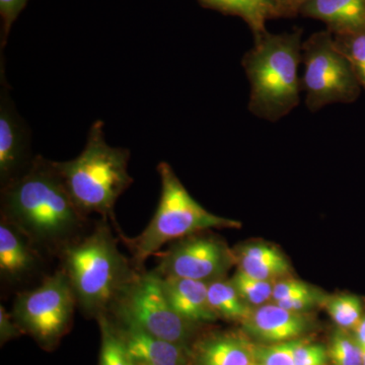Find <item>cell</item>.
Here are the masks:
<instances>
[{
  "label": "cell",
  "instance_id": "cell-1",
  "mask_svg": "<svg viewBox=\"0 0 365 365\" xmlns=\"http://www.w3.org/2000/svg\"><path fill=\"white\" fill-rule=\"evenodd\" d=\"M1 220L40 252L58 256L83 237L88 215L72 200L55 162L37 155L21 175L1 187Z\"/></svg>",
  "mask_w": 365,
  "mask_h": 365
},
{
  "label": "cell",
  "instance_id": "cell-2",
  "mask_svg": "<svg viewBox=\"0 0 365 365\" xmlns=\"http://www.w3.org/2000/svg\"><path fill=\"white\" fill-rule=\"evenodd\" d=\"M58 257L76 304L88 318L109 314L140 271L118 248L109 218L98 220L90 235L69 244Z\"/></svg>",
  "mask_w": 365,
  "mask_h": 365
},
{
  "label": "cell",
  "instance_id": "cell-3",
  "mask_svg": "<svg viewBox=\"0 0 365 365\" xmlns=\"http://www.w3.org/2000/svg\"><path fill=\"white\" fill-rule=\"evenodd\" d=\"M302 61V32L272 35L266 32L255 41V47L242 66L251 85L249 110L255 116L276 122L299 104Z\"/></svg>",
  "mask_w": 365,
  "mask_h": 365
},
{
  "label": "cell",
  "instance_id": "cell-4",
  "mask_svg": "<svg viewBox=\"0 0 365 365\" xmlns=\"http://www.w3.org/2000/svg\"><path fill=\"white\" fill-rule=\"evenodd\" d=\"M130 151L106 141L104 122L91 125L83 150L73 160L55 162L72 200L85 215L98 213L115 222L114 207L133 182Z\"/></svg>",
  "mask_w": 365,
  "mask_h": 365
},
{
  "label": "cell",
  "instance_id": "cell-5",
  "mask_svg": "<svg viewBox=\"0 0 365 365\" xmlns=\"http://www.w3.org/2000/svg\"><path fill=\"white\" fill-rule=\"evenodd\" d=\"M162 182L160 201L153 220L134 239H122L132 254V264L140 270L148 257L163 245L203 232L209 228H240L241 222L209 212L197 202L180 181L169 163L158 165Z\"/></svg>",
  "mask_w": 365,
  "mask_h": 365
},
{
  "label": "cell",
  "instance_id": "cell-6",
  "mask_svg": "<svg viewBox=\"0 0 365 365\" xmlns=\"http://www.w3.org/2000/svg\"><path fill=\"white\" fill-rule=\"evenodd\" d=\"M109 314L127 319L146 333L181 346L187 351L197 327L182 319L170 306L162 276L155 270L138 271Z\"/></svg>",
  "mask_w": 365,
  "mask_h": 365
},
{
  "label": "cell",
  "instance_id": "cell-7",
  "mask_svg": "<svg viewBox=\"0 0 365 365\" xmlns=\"http://www.w3.org/2000/svg\"><path fill=\"white\" fill-rule=\"evenodd\" d=\"M78 307L63 269L46 277L39 287L14 299L11 314L23 333L51 349L69 331Z\"/></svg>",
  "mask_w": 365,
  "mask_h": 365
},
{
  "label": "cell",
  "instance_id": "cell-8",
  "mask_svg": "<svg viewBox=\"0 0 365 365\" xmlns=\"http://www.w3.org/2000/svg\"><path fill=\"white\" fill-rule=\"evenodd\" d=\"M302 88L309 111L336 103L349 104L359 97L361 86L330 31L314 34L302 44Z\"/></svg>",
  "mask_w": 365,
  "mask_h": 365
},
{
  "label": "cell",
  "instance_id": "cell-9",
  "mask_svg": "<svg viewBox=\"0 0 365 365\" xmlns=\"http://www.w3.org/2000/svg\"><path fill=\"white\" fill-rule=\"evenodd\" d=\"M197 234L175 241L160 255L155 269L162 277L188 278L211 282L225 276L235 264L234 252L222 240Z\"/></svg>",
  "mask_w": 365,
  "mask_h": 365
},
{
  "label": "cell",
  "instance_id": "cell-10",
  "mask_svg": "<svg viewBox=\"0 0 365 365\" xmlns=\"http://www.w3.org/2000/svg\"><path fill=\"white\" fill-rule=\"evenodd\" d=\"M30 135L16 111L6 86L0 97V182L1 187L26 169L30 158Z\"/></svg>",
  "mask_w": 365,
  "mask_h": 365
},
{
  "label": "cell",
  "instance_id": "cell-11",
  "mask_svg": "<svg viewBox=\"0 0 365 365\" xmlns=\"http://www.w3.org/2000/svg\"><path fill=\"white\" fill-rule=\"evenodd\" d=\"M242 324L247 334L268 344L299 339L311 327L307 314L288 311L273 302L251 309Z\"/></svg>",
  "mask_w": 365,
  "mask_h": 365
},
{
  "label": "cell",
  "instance_id": "cell-12",
  "mask_svg": "<svg viewBox=\"0 0 365 365\" xmlns=\"http://www.w3.org/2000/svg\"><path fill=\"white\" fill-rule=\"evenodd\" d=\"M136 365H187L188 353L174 344L146 333L131 322L109 314Z\"/></svg>",
  "mask_w": 365,
  "mask_h": 365
},
{
  "label": "cell",
  "instance_id": "cell-13",
  "mask_svg": "<svg viewBox=\"0 0 365 365\" xmlns=\"http://www.w3.org/2000/svg\"><path fill=\"white\" fill-rule=\"evenodd\" d=\"M40 251L13 225L0 222V276L7 284L23 282L40 266Z\"/></svg>",
  "mask_w": 365,
  "mask_h": 365
},
{
  "label": "cell",
  "instance_id": "cell-14",
  "mask_svg": "<svg viewBox=\"0 0 365 365\" xmlns=\"http://www.w3.org/2000/svg\"><path fill=\"white\" fill-rule=\"evenodd\" d=\"M162 278L170 306L185 321L198 326L218 318L209 304L207 282L172 276Z\"/></svg>",
  "mask_w": 365,
  "mask_h": 365
},
{
  "label": "cell",
  "instance_id": "cell-15",
  "mask_svg": "<svg viewBox=\"0 0 365 365\" xmlns=\"http://www.w3.org/2000/svg\"><path fill=\"white\" fill-rule=\"evenodd\" d=\"M237 270L258 279L276 281L289 277L292 266L285 255L273 244L247 242L234 250Z\"/></svg>",
  "mask_w": 365,
  "mask_h": 365
},
{
  "label": "cell",
  "instance_id": "cell-16",
  "mask_svg": "<svg viewBox=\"0 0 365 365\" xmlns=\"http://www.w3.org/2000/svg\"><path fill=\"white\" fill-rule=\"evenodd\" d=\"M194 365H254V344L240 334L217 333L194 347Z\"/></svg>",
  "mask_w": 365,
  "mask_h": 365
},
{
  "label": "cell",
  "instance_id": "cell-17",
  "mask_svg": "<svg viewBox=\"0 0 365 365\" xmlns=\"http://www.w3.org/2000/svg\"><path fill=\"white\" fill-rule=\"evenodd\" d=\"M299 11L325 21L332 34L365 26V0H307Z\"/></svg>",
  "mask_w": 365,
  "mask_h": 365
},
{
  "label": "cell",
  "instance_id": "cell-18",
  "mask_svg": "<svg viewBox=\"0 0 365 365\" xmlns=\"http://www.w3.org/2000/svg\"><path fill=\"white\" fill-rule=\"evenodd\" d=\"M204 6L222 13L234 14L246 21L253 31L255 38L266 33L265 24L269 19L283 16L278 0H200Z\"/></svg>",
  "mask_w": 365,
  "mask_h": 365
},
{
  "label": "cell",
  "instance_id": "cell-19",
  "mask_svg": "<svg viewBox=\"0 0 365 365\" xmlns=\"http://www.w3.org/2000/svg\"><path fill=\"white\" fill-rule=\"evenodd\" d=\"M208 300L216 316L232 321L242 323L251 311V307L247 306L237 294L230 279L220 278L209 282Z\"/></svg>",
  "mask_w": 365,
  "mask_h": 365
},
{
  "label": "cell",
  "instance_id": "cell-20",
  "mask_svg": "<svg viewBox=\"0 0 365 365\" xmlns=\"http://www.w3.org/2000/svg\"><path fill=\"white\" fill-rule=\"evenodd\" d=\"M323 306L338 328L347 331H352L365 313L364 302L352 294L326 297Z\"/></svg>",
  "mask_w": 365,
  "mask_h": 365
},
{
  "label": "cell",
  "instance_id": "cell-21",
  "mask_svg": "<svg viewBox=\"0 0 365 365\" xmlns=\"http://www.w3.org/2000/svg\"><path fill=\"white\" fill-rule=\"evenodd\" d=\"M332 35L336 48L349 61L360 86L365 91V26Z\"/></svg>",
  "mask_w": 365,
  "mask_h": 365
},
{
  "label": "cell",
  "instance_id": "cell-22",
  "mask_svg": "<svg viewBox=\"0 0 365 365\" xmlns=\"http://www.w3.org/2000/svg\"><path fill=\"white\" fill-rule=\"evenodd\" d=\"M97 319L102 337L98 365H135L109 314L101 316Z\"/></svg>",
  "mask_w": 365,
  "mask_h": 365
},
{
  "label": "cell",
  "instance_id": "cell-23",
  "mask_svg": "<svg viewBox=\"0 0 365 365\" xmlns=\"http://www.w3.org/2000/svg\"><path fill=\"white\" fill-rule=\"evenodd\" d=\"M230 280L237 289V294L251 309L264 306L272 302L275 282L252 277L240 270H237Z\"/></svg>",
  "mask_w": 365,
  "mask_h": 365
},
{
  "label": "cell",
  "instance_id": "cell-24",
  "mask_svg": "<svg viewBox=\"0 0 365 365\" xmlns=\"http://www.w3.org/2000/svg\"><path fill=\"white\" fill-rule=\"evenodd\" d=\"M328 354L332 365H362V348L351 331L338 328L333 334Z\"/></svg>",
  "mask_w": 365,
  "mask_h": 365
},
{
  "label": "cell",
  "instance_id": "cell-25",
  "mask_svg": "<svg viewBox=\"0 0 365 365\" xmlns=\"http://www.w3.org/2000/svg\"><path fill=\"white\" fill-rule=\"evenodd\" d=\"M297 340L275 344L255 345V362L259 365H295L294 348Z\"/></svg>",
  "mask_w": 365,
  "mask_h": 365
},
{
  "label": "cell",
  "instance_id": "cell-26",
  "mask_svg": "<svg viewBox=\"0 0 365 365\" xmlns=\"http://www.w3.org/2000/svg\"><path fill=\"white\" fill-rule=\"evenodd\" d=\"M328 361V350L323 345L297 340L294 348L295 365H327Z\"/></svg>",
  "mask_w": 365,
  "mask_h": 365
},
{
  "label": "cell",
  "instance_id": "cell-27",
  "mask_svg": "<svg viewBox=\"0 0 365 365\" xmlns=\"http://www.w3.org/2000/svg\"><path fill=\"white\" fill-rule=\"evenodd\" d=\"M316 288L295 278L287 277L276 281L273 289V302H282V300L292 299L294 297H302L316 292Z\"/></svg>",
  "mask_w": 365,
  "mask_h": 365
},
{
  "label": "cell",
  "instance_id": "cell-28",
  "mask_svg": "<svg viewBox=\"0 0 365 365\" xmlns=\"http://www.w3.org/2000/svg\"><path fill=\"white\" fill-rule=\"evenodd\" d=\"M325 297L321 292L316 290L312 294L302 295V297H294L292 299L282 300V302H278L276 304H279L283 309L294 312V313L307 314L314 307L323 304Z\"/></svg>",
  "mask_w": 365,
  "mask_h": 365
},
{
  "label": "cell",
  "instance_id": "cell-29",
  "mask_svg": "<svg viewBox=\"0 0 365 365\" xmlns=\"http://www.w3.org/2000/svg\"><path fill=\"white\" fill-rule=\"evenodd\" d=\"M29 0H0V14L4 21V37H2V47L6 43L7 35L13 26L14 21L23 11Z\"/></svg>",
  "mask_w": 365,
  "mask_h": 365
},
{
  "label": "cell",
  "instance_id": "cell-30",
  "mask_svg": "<svg viewBox=\"0 0 365 365\" xmlns=\"http://www.w3.org/2000/svg\"><path fill=\"white\" fill-rule=\"evenodd\" d=\"M23 331L14 321L13 314L6 311L4 306L0 307V341L1 344L21 335Z\"/></svg>",
  "mask_w": 365,
  "mask_h": 365
},
{
  "label": "cell",
  "instance_id": "cell-31",
  "mask_svg": "<svg viewBox=\"0 0 365 365\" xmlns=\"http://www.w3.org/2000/svg\"><path fill=\"white\" fill-rule=\"evenodd\" d=\"M351 332L362 349H365V313Z\"/></svg>",
  "mask_w": 365,
  "mask_h": 365
},
{
  "label": "cell",
  "instance_id": "cell-32",
  "mask_svg": "<svg viewBox=\"0 0 365 365\" xmlns=\"http://www.w3.org/2000/svg\"><path fill=\"white\" fill-rule=\"evenodd\" d=\"M278 2L282 9L283 16L297 13V0H278Z\"/></svg>",
  "mask_w": 365,
  "mask_h": 365
},
{
  "label": "cell",
  "instance_id": "cell-33",
  "mask_svg": "<svg viewBox=\"0 0 365 365\" xmlns=\"http://www.w3.org/2000/svg\"><path fill=\"white\" fill-rule=\"evenodd\" d=\"M307 0H297V11H299L300 9V7L302 6V4H304V2H306Z\"/></svg>",
  "mask_w": 365,
  "mask_h": 365
},
{
  "label": "cell",
  "instance_id": "cell-34",
  "mask_svg": "<svg viewBox=\"0 0 365 365\" xmlns=\"http://www.w3.org/2000/svg\"><path fill=\"white\" fill-rule=\"evenodd\" d=\"M362 365H365V349H362Z\"/></svg>",
  "mask_w": 365,
  "mask_h": 365
},
{
  "label": "cell",
  "instance_id": "cell-35",
  "mask_svg": "<svg viewBox=\"0 0 365 365\" xmlns=\"http://www.w3.org/2000/svg\"><path fill=\"white\" fill-rule=\"evenodd\" d=\"M254 365H259V364H255Z\"/></svg>",
  "mask_w": 365,
  "mask_h": 365
},
{
  "label": "cell",
  "instance_id": "cell-36",
  "mask_svg": "<svg viewBox=\"0 0 365 365\" xmlns=\"http://www.w3.org/2000/svg\"><path fill=\"white\" fill-rule=\"evenodd\" d=\"M136 365V364H135Z\"/></svg>",
  "mask_w": 365,
  "mask_h": 365
}]
</instances>
